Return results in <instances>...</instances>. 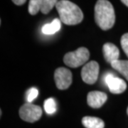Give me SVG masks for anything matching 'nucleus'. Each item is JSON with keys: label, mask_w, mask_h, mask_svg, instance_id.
<instances>
[{"label": "nucleus", "mask_w": 128, "mask_h": 128, "mask_svg": "<svg viewBox=\"0 0 128 128\" xmlns=\"http://www.w3.org/2000/svg\"><path fill=\"white\" fill-rule=\"evenodd\" d=\"M95 20L102 30H108L114 26L115 14L113 6L108 0H98L95 6Z\"/></svg>", "instance_id": "obj_1"}, {"label": "nucleus", "mask_w": 128, "mask_h": 128, "mask_svg": "<svg viewBox=\"0 0 128 128\" xmlns=\"http://www.w3.org/2000/svg\"><path fill=\"white\" fill-rule=\"evenodd\" d=\"M56 8L60 20L66 25H76L83 19V14L80 7L68 0H60Z\"/></svg>", "instance_id": "obj_2"}, {"label": "nucleus", "mask_w": 128, "mask_h": 128, "mask_svg": "<svg viewBox=\"0 0 128 128\" xmlns=\"http://www.w3.org/2000/svg\"><path fill=\"white\" fill-rule=\"evenodd\" d=\"M90 57V53L85 47H80L75 51L69 52L64 56V61L70 68H77L86 64Z\"/></svg>", "instance_id": "obj_3"}, {"label": "nucleus", "mask_w": 128, "mask_h": 128, "mask_svg": "<svg viewBox=\"0 0 128 128\" xmlns=\"http://www.w3.org/2000/svg\"><path fill=\"white\" fill-rule=\"evenodd\" d=\"M42 110L40 106L28 102L19 109V116L22 119L28 122H36L41 118Z\"/></svg>", "instance_id": "obj_4"}, {"label": "nucleus", "mask_w": 128, "mask_h": 128, "mask_svg": "<svg viewBox=\"0 0 128 128\" xmlns=\"http://www.w3.org/2000/svg\"><path fill=\"white\" fill-rule=\"evenodd\" d=\"M99 75V65L92 60L82 67L81 70V78L82 80L88 84H94L97 81Z\"/></svg>", "instance_id": "obj_5"}, {"label": "nucleus", "mask_w": 128, "mask_h": 128, "mask_svg": "<svg viewBox=\"0 0 128 128\" xmlns=\"http://www.w3.org/2000/svg\"><path fill=\"white\" fill-rule=\"evenodd\" d=\"M54 80L58 89L66 90L72 83V73L66 68H58L54 73Z\"/></svg>", "instance_id": "obj_6"}, {"label": "nucleus", "mask_w": 128, "mask_h": 128, "mask_svg": "<svg viewBox=\"0 0 128 128\" xmlns=\"http://www.w3.org/2000/svg\"><path fill=\"white\" fill-rule=\"evenodd\" d=\"M105 82L110 91L114 94L122 93L127 88V84L124 80L114 76L112 73L106 74L105 76Z\"/></svg>", "instance_id": "obj_7"}, {"label": "nucleus", "mask_w": 128, "mask_h": 128, "mask_svg": "<svg viewBox=\"0 0 128 128\" xmlns=\"http://www.w3.org/2000/svg\"><path fill=\"white\" fill-rule=\"evenodd\" d=\"M107 98L108 96L103 92L91 91L88 94V104L92 108H100L104 105Z\"/></svg>", "instance_id": "obj_8"}, {"label": "nucleus", "mask_w": 128, "mask_h": 128, "mask_svg": "<svg viewBox=\"0 0 128 128\" xmlns=\"http://www.w3.org/2000/svg\"><path fill=\"white\" fill-rule=\"evenodd\" d=\"M103 56L105 60L109 63L112 64L117 60H119L120 51L118 47L111 43H107L104 44L102 48Z\"/></svg>", "instance_id": "obj_9"}, {"label": "nucleus", "mask_w": 128, "mask_h": 128, "mask_svg": "<svg viewBox=\"0 0 128 128\" xmlns=\"http://www.w3.org/2000/svg\"><path fill=\"white\" fill-rule=\"evenodd\" d=\"M60 27L61 21L59 18H55L54 20H53L51 23L44 24L42 26L41 31L42 33L45 35H52L58 32L60 29Z\"/></svg>", "instance_id": "obj_10"}, {"label": "nucleus", "mask_w": 128, "mask_h": 128, "mask_svg": "<svg viewBox=\"0 0 128 128\" xmlns=\"http://www.w3.org/2000/svg\"><path fill=\"white\" fill-rule=\"evenodd\" d=\"M82 123L86 128H104L105 127L103 120L96 117H84L82 119Z\"/></svg>", "instance_id": "obj_11"}, {"label": "nucleus", "mask_w": 128, "mask_h": 128, "mask_svg": "<svg viewBox=\"0 0 128 128\" xmlns=\"http://www.w3.org/2000/svg\"><path fill=\"white\" fill-rule=\"evenodd\" d=\"M111 66L121 73L128 80V60H117L111 64Z\"/></svg>", "instance_id": "obj_12"}, {"label": "nucleus", "mask_w": 128, "mask_h": 128, "mask_svg": "<svg viewBox=\"0 0 128 128\" xmlns=\"http://www.w3.org/2000/svg\"><path fill=\"white\" fill-rule=\"evenodd\" d=\"M44 0H30L28 4V12L32 15L36 14L40 12Z\"/></svg>", "instance_id": "obj_13"}, {"label": "nucleus", "mask_w": 128, "mask_h": 128, "mask_svg": "<svg viewBox=\"0 0 128 128\" xmlns=\"http://www.w3.org/2000/svg\"><path fill=\"white\" fill-rule=\"evenodd\" d=\"M58 2V0H44L41 12L44 14H48L50 10L56 6Z\"/></svg>", "instance_id": "obj_14"}, {"label": "nucleus", "mask_w": 128, "mask_h": 128, "mask_svg": "<svg viewBox=\"0 0 128 128\" xmlns=\"http://www.w3.org/2000/svg\"><path fill=\"white\" fill-rule=\"evenodd\" d=\"M44 110L46 113L52 114L56 111V105L54 98H48L44 102Z\"/></svg>", "instance_id": "obj_15"}, {"label": "nucleus", "mask_w": 128, "mask_h": 128, "mask_svg": "<svg viewBox=\"0 0 128 128\" xmlns=\"http://www.w3.org/2000/svg\"><path fill=\"white\" fill-rule=\"evenodd\" d=\"M38 95V91L36 88H32L26 92V100L28 102H32Z\"/></svg>", "instance_id": "obj_16"}, {"label": "nucleus", "mask_w": 128, "mask_h": 128, "mask_svg": "<svg viewBox=\"0 0 128 128\" xmlns=\"http://www.w3.org/2000/svg\"><path fill=\"white\" fill-rule=\"evenodd\" d=\"M120 42H121V46L123 49L124 52L128 57V33L122 35Z\"/></svg>", "instance_id": "obj_17"}, {"label": "nucleus", "mask_w": 128, "mask_h": 128, "mask_svg": "<svg viewBox=\"0 0 128 128\" xmlns=\"http://www.w3.org/2000/svg\"><path fill=\"white\" fill-rule=\"evenodd\" d=\"M26 0H12V2H14V4L16 5H18V6H21V5L24 4L25 2H26Z\"/></svg>", "instance_id": "obj_18"}, {"label": "nucleus", "mask_w": 128, "mask_h": 128, "mask_svg": "<svg viewBox=\"0 0 128 128\" xmlns=\"http://www.w3.org/2000/svg\"><path fill=\"white\" fill-rule=\"evenodd\" d=\"M121 2L123 3L124 4L126 5V6L128 7V0H121Z\"/></svg>", "instance_id": "obj_19"}, {"label": "nucleus", "mask_w": 128, "mask_h": 128, "mask_svg": "<svg viewBox=\"0 0 128 128\" xmlns=\"http://www.w3.org/2000/svg\"><path fill=\"white\" fill-rule=\"evenodd\" d=\"M127 113H128V109H127Z\"/></svg>", "instance_id": "obj_20"}]
</instances>
